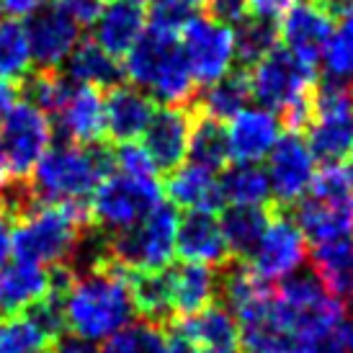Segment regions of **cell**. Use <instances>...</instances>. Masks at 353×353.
I'll return each instance as SVG.
<instances>
[{"label":"cell","instance_id":"cell-21","mask_svg":"<svg viewBox=\"0 0 353 353\" xmlns=\"http://www.w3.org/2000/svg\"><path fill=\"white\" fill-rule=\"evenodd\" d=\"M93 26V44L114 57H124L148 29V16L142 6L132 0H103Z\"/></svg>","mask_w":353,"mask_h":353},{"label":"cell","instance_id":"cell-25","mask_svg":"<svg viewBox=\"0 0 353 353\" xmlns=\"http://www.w3.org/2000/svg\"><path fill=\"white\" fill-rule=\"evenodd\" d=\"M170 276V296H173V312L188 314L204 310L206 304H212L219 294V274L212 265L201 263H183L176 271H168Z\"/></svg>","mask_w":353,"mask_h":353},{"label":"cell","instance_id":"cell-43","mask_svg":"<svg viewBox=\"0 0 353 353\" xmlns=\"http://www.w3.org/2000/svg\"><path fill=\"white\" fill-rule=\"evenodd\" d=\"M209 8H212V16L225 23H240V21L248 16V0H206Z\"/></svg>","mask_w":353,"mask_h":353},{"label":"cell","instance_id":"cell-35","mask_svg":"<svg viewBox=\"0 0 353 353\" xmlns=\"http://www.w3.org/2000/svg\"><path fill=\"white\" fill-rule=\"evenodd\" d=\"M186 160L196 163L209 170H222L230 163V152H227V137L222 121L214 119H201L199 124H194L191 132V142H188V155Z\"/></svg>","mask_w":353,"mask_h":353},{"label":"cell","instance_id":"cell-27","mask_svg":"<svg viewBox=\"0 0 353 353\" xmlns=\"http://www.w3.org/2000/svg\"><path fill=\"white\" fill-rule=\"evenodd\" d=\"M68 80L75 85H90V88H114L119 85L121 62L119 57L108 54L93 41H80L68 57Z\"/></svg>","mask_w":353,"mask_h":353},{"label":"cell","instance_id":"cell-41","mask_svg":"<svg viewBox=\"0 0 353 353\" xmlns=\"http://www.w3.org/2000/svg\"><path fill=\"white\" fill-rule=\"evenodd\" d=\"M54 6L65 10L80 29H85V26H90L96 21L103 0H54Z\"/></svg>","mask_w":353,"mask_h":353},{"label":"cell","instance_id":"cell-12","mask_svg":"<svg viewBox=\"0 0 353 353\" xmlns=\"http://www.w3.org/2000/svg\"><path fill=\"white\" fill-rule=\"evenodd\" d=\"M52 121L29 101H21L0 117V152L13 176H29L52 148Z\"/></svg>","mask_w":353,"mask_h":353},{"label":"cell","instance_id":"cell-40","mask_svg":"<svg viewBox=\"0 0 353 353\" xmlns=\"http://www.w3.org/2000/svg\"><path fill=\"white\" fill-rule=\"evenodd\" d=\"M68 78H57L52 72H41L37 78H31L29 83V103H34L37 108H41L44 114H52L57 108L59 99L65 96L68 88Z\"/></svg>","mask_w":353,"mask_h":353},{"label":"cell","instance_id":"cell-49","mask_svg":"<svg viewBox=\"0 0 353 353\" xmlns=\"http://www.w3.org/2000/svg\"><path fill=\"white\" fill-rule=\"evenodd\" d=\"M16 103V93H13V83L0 78V117Z\"/></svg>","mask_w":353,"mask_h":353},{"label":"cell","instance_id":"cell-15","mask_svg":"<svg viewBox=\"0 0 353 353\" xmlns=\"http://www.w3.org/2000/svg\"><path fill=\"white\" fill-rule=\"evenodd\" d=\"M335 29L333 8L325 0H299L281 19V50L307 65H317Z\"/></svg>","mask_w":353,"mask_h":353},{"label":"cell","instance_id":"cell-45","mask_svg":"<svg viewBox=\"0 0 353 353\" xmlns=\"http://www.w3.org/2000/svg\"><path fill=\"white\" fill-rule=\"evenodd\" d=\"M50 353H99V348H96V343L83 341V338L70 333V335L57 338V341L50 345Z\"/></svg>","mask_w":353,"mask_h":353},{"label":"cell","instance_id":"cell-56","mask_svg":"<svg viewBox=\"0 0 353 353\" xmlns=\"http://www.w3.org/2000/svg\"><path fill=\"white\" fill-rule=\"evenodd\" d=\"M0 13H3V6H0Z\"/></svg>","mask_w":353,"mask_h":353},{"label":"cell","instance_id":"cell-52","mask_svg":"<svg viewBox=\"0 0 353 353\" xmlns=\"http://www.w3.org/2000/svg\"><path fill=\"white\" fill-rule=\"evenodd\" d=\"M201 353H237V351L235 345H232V348H204Z\"/></svg>","mask_w":353,"mask_h":353},{"label":"cell","instance_id":"cell-22","mask_svg":"<svg viewBox=\"0 0 353 353\" xmlns=\"http://www.w3.org/2000/svg\"><path fill=\"white\" fill-rule=\"evenodd\" d=\"M176 253L188 263L201 265H222L227 261V243L222 227L212 212H186L178 219Z\"/></svg>","mask_w":353,"mask_h":353},{"label":"cell","instance_id":"cell-1","mask_svg":"<svg viewBox=\"0 0 353 353\" xmlns=\"http://www.w3.org/2000/svg\"><path fill=\"white\" fill-rule=\"evenodd\" d=\"M54 294L62 304L65 327L90 343H103L137 314L132 279L121 265H93L72 279L68 276Z\"/></svg>","mask_w":353,"mask_h":353},{"label":"cell","instance_id":"cell-18","mask_svg":"<svg viewBox=\"0 0 353 353\" xmlns=\"http://www.w3.org/2000/svg\"><path fill=\"white\" fill-rule=\"evenodd\" d=\"M57 119V129L62 137L75 145H96L106 134V114H103V96L99 88L68 83L65 96L52 111Z\"/></svg>","mask_w":353,"mask_h":353},{"label":"cell","instance_id":"cell-20","mask_svg":"<svg viewBox=\"0 0 353 353\" xmlns=\"http://www.w3.org/2000/svg\"><path fill=\"white\" fill-rule=\"evenodd\" d=\"M54 292V276L50 268L10 255L0 263V314H19Z\"/></svg>","mask_w":353,"mask_h":353},{"label":"cell","instance_id":"cell-14","mask_svg":"<svg viewBox=\"0 0 353 353\" xmlns=\"http://www.w3.org/2000/svg\"><path fill=\"white\" fill-rule=\"evenodd\" d=\"M320 160L299 134H281L265 157V176L271 186V199L281 204H299L312 191Z\"/></svg>","mask_w":353,"mask_h":353},{"label":"cell","instance_id":"cell-30","mask_svg":"<svg viewBox=\"0 0 353 353\" xmlns=\"http://www.w3.org/2000/svg\"><path fill=\"white\" fill-rule=\"evenodd\" d=\"M268 219L271 216L265 214L263 206H230L219 219L227 253L237 255V258H250Z\"/></svg>","mask_w":353,"mask_h":353},{"label":"cell","instance_id":"cell-26","mask_svg":"<svg viewBox=\"0 0 353 353\" xmlns=\"http://www.w3.org/2000/svg\"><path fill=\"white\" fill-rule=\"evenodd\" d=\"M194 345L201 348H232L240 341L235 314L227 304H206L204 310L188 314L181 323V330Z\"/></svg>","mask_w":353,"mask_h":353},{"label":"cell","instance_id":"cell-39","mask_svg":"<svg viewBox=\"0 0 353 353\" xmlns=\"http://www.w3.org/2000/svg\"><path fill=\"white\" fill-rule=\"evenodd\" d=\"M114 168L119 173L137 178H157V165L150 157L142 142H119L117 152H114Z\"/></svg>","mask_w":353,"mask_h":353},{"label":"cell","instance_id":"cell-9","mask_svg":"<svg viewBox=\"0 0 353 353\" xmlns=\"http://www.w3.org/2000/svg\"><path fill=\"white\" fill-rule=\"evenodd\" d=\"M307 145L317 160L341 163L353 155V90L345 83H327L312 99L307 119Z\"/></svg>","mask_w":353,"mask_h":353},{"label":"cell","instance_id":"cell-4","mask_svg":"<svg viewBox=\"0 0 353 353\" xmlns=\"http://www.w3.org/2000/svg\"><path fill=\"white\" fill-rule=\"evenodd\" d=\"M83 225V206L34 204L13 222L10 255L44 268H59L80 250Z\"/></svg>","mask_w":353,"mask_h":353},{"label":"cell","instance_id":"cell-46","mask_svg":"<svg viewBox=\"0 0 353 353\" xmlns=\"http://www.w3.org/2000/svg\"><path fill=\"white\" fill-rule=\"evenodd\" d=\"M10 240H13V214L6 204H0V263L10 258Z\"/></svg>","mask_w":353,"mask_h":353},{"label":"cell","instance_id":"cell-36","mask_svg":"<svg viewBox=\"0 0 353 353\" xmlns=\"http://www.w3.org/2000/svg\"><path fill=\"white\" fill-rule=\"evenodd\" d=\"M168 335L160 330V325L152 320L124 325L121 330L108 335L101 343L99 353H163Z\"/></svg>","mask_w":353,"mask_h":353},{"label":"cell","instance_id":"cell-29","mask_svg":"<svg viewBox=\"0 0 353 353\" xmlns=\"http://www.w3.org/2000/svg\"><path fill=\"white\" fill-rule=\"evenodd\" d=\"M312 263L317 279L325 284V289L341 302H353V240L341 243H327V245H314Z\"/></svg>","mask_w":353,"mask_h":353},{"label":"cell","instance_id":"cell-6","mask_svg":"<svg viewBox=\"0 0 353 353\" xmlns=\"http://www.w3.org/2000/svg\"><path fill=\"white\" fill-rule=\"evenodd\" d=\"M296 225L312 248L353 240V191L343 168L317 173L312 191L296 204Z\"/></svg>","mask_w":353,"mask_h":353},{"label":"cell","instance_id":"cell-2","mask_svg":"<svg viewBox=\"0 0 353 353\" xmlns=\"http://www.w3.org/2000/svg\"><path fill=\"white\" fill-rule=\"evenodd\" d=\"M183 19L186 16L155 13L121 65L124 78L163 106H183L196 90V80L178 44V26Z\"/></svg>","mask_w":353,"mask_h":353},{"label":"cell","instance_id":"cell-24","mask_svg":"<svg viewBox=\"0 0 353 353\" xmlns=\"http://www.w3.org/2000/svg\"><path fill=\"white\" fill-rule=\"evenodd\" d=\"M168 204L186 212H214L219 201V181L216 173L209 168H201L191 160H183L181 165L170 170L165 181Z\"/></svg>","mask_w":353,"mask_h":353},{"label":"cell","instance_id":"cell-55","mask_svg":"<svg viewBox=\"0 0 353 353\" xmlns=\"http://www.w3.org/2000/svg\"><path fill=\"white\" fill-rule=\"evenodd\" d=\"M265 353H286V351H265Z\"/></svg>","mask_w":353,"mask_h":353},{"label":"cell","instance_id":"cell-10","mask_svg":"<svg viewBox=\"0 0 353 353\" xmlns=\"http://www.w3.org/2000/svg\"><path fill=\"white\" fill-rule=\"evenodd\" d=\"M163 201L157 178H137L127 173H106L90 194V214L108 232H124L137 225L150 209Z\"/></svg>","mask_w":353,"mask_h":353},{"label":"cell","instance_id":"cell-19","mask_svg":"<svg viewBox=\"0 0 353 353\" xmlns=\"http://www.w3.org/2000/svg\"><path fill=\"white\" fill-rule=\"evenodd\" d=\"M191 132H194V121L181 106H163L152 114L142 134V145L155 160L157 170H173L186 160Z\"/></svg>","mask_w":353,"mask_h":353},{"label":"cell","instance_id":"cell-8","mask_svg":"<svg viewBox=\"0 0 353 353\" xmlns=\"http://www.w3.org/2000/svg\"><path fill=\"white\" fill-rule=\"evenodd\" d=\"M178 44L196 85L230 75L237 62L235 29L214 16L188 13L178 26Z\"/></svg>","mask_w":353,"mask_h":353},{"label":"cell","instance_id":"cell-5","mask_svg":"<svg viewBox=\"0 0 353 353\" xmlns=\"http://www.w3.org/2000/svg\"><path fill=\"white\" fill-rule=\"evenodd\" d=\"M314 65H307L286 50L268 52L250 70V99L258 106L271 108L274 114L284 117L292 127H302L310 119V108L314 99Z\"/></svg>","mask_w":353,"mask_h":353},{"label":"cell","instance_id":"cell-37","mask_svg":"<svg viewBox=\"0 0 353 353\" xmlns=\"http://www.w3.org/2000/svg\"><path fill=\"white\" fill-rule=\"evenodd\" d=\"M320 62L333 83H353V13H345L335 23Z\"/></svg>","mask_w":353,"mask_h":353},{"label":"cell","instance_id":"cell-42","mask_svg":"<svg viewBox=\"0 0 353 353\" xmlns=\"http://www.w3.org/2000/svg\"><path fill=\"white\" fill-rule=\"evenodd\" d=\"M296 3H299V0H248V13H250L253 19L276 23V21L284 19Z\"/></svg>","mask_w":353,"mask_h":353},{"label":"cell","instance_id":"cell-38","mask_svg":"<svg viewBox=\"0 0 353 353\" xmlns=\"http://www.w3.org/2000/svg\"><path fill=\"white\" fill-rule=\"evenodd\" d=\"M276 41H279V31L276 23L261 19H243L240 26L235 29V50L237 59L245 62V65H255L261 57H265L268 52L276 50Z\"/></svg>","mask_w":353,"mask_h":353},{"label":"cell","instance_id":"cell-51","mask_svg":"<svg viewBox=\"0 0 353 353\" xmlns=\"http://www.w3.org/2000/svg\"><path fill=\"white\" fill-rule=\"evenodd\" d=\"M343 173H345V178H348V186H351V191H353V155L348 157V168H345Z\"/></svg>","mask_w":353,"mask_h":353},{"label":"cell","instance_id":"cell-28","mask_svg":"<svg viewBox=\"0 0 353 353\" xmlns=\"http://www.w3.org/2000/svg\"><path fill=\"white\" fill-rule=\"evenodd\" d=\"M219 201L227 206H265L271 201L268 176L255 163H235L216 176Z\"/></svg>","mask_w":353,"mask_h":353},{"label":"cell","instance_id":"cell-32","mask_svg":"<svg viewBox=\"0 0 353 353\" xmlns=\"http://www.w3.org/2000/svg\"><path fill=\"white\" fill-rule=\"evenodd\" d=\"M204 96H201V108H204L206 119H214V121H227L232 119L237 111H243L250 101V85L248 78L230 72L225 78L214 80L204 85Z\"/></svg>","mask_w":353,"mask_h":353},{"label":"cell","instance_id":"cell-13","mask_svg":"<svg viewBox=\"0 0 353 353\" xmlns=\"http://www.w3.org/2000/svg\"><path fill=\"white\" fill-rule=\"evenodd\" d=\"M310 243L299 230L296 219L274 216L268 219L263 235L250 253V271L265 284H279L289 276L304 271Z\"/></svg>","mask_w":353,"mask_h":353},{"label":"cell","instance_id":"cell-7","mask_svg":"<svg viewBox=\"0 0 353 353\" xmlns=\"http://www.w3.org/2000/svg\"><path fill=\"white\" fill-rule=\"evenodd\" d=\"M178 212L173 204L160 201L155 209L132 225L124 232H117L111 240V255L121 268L132 271H163L176 255Z\"/></svg>","mask_w":353,"mask_h":353},{"label":"cell","instance_id":"cell-54","mask_svg":"<svg viewBox=\"0 0 353 353\" xmlns=\"http://www.w3.org/2000/svg\"><path fill=\"white\" fill-rule=\"evenodd\" d=\"M348 338H351V348H353V317H351V323H348Z\"/></svg>","mask_w":353,"mask_h":353},{"label":"cell","instance_id":"cell-16","mask_svg":"<svg viewBox=\"0 0 353 353\" xmlns=\"http://www.w3.org/2000/svg\"><path fill=\"white\" fill-rule=\"evenodd\" d=\"M26 23L31 44V59L41 72H52L65 65L72 50L80 44V26L54 3L31 13Z\"/></svg>","mask_w":353,"mask_h":353},{"label":"cell","instance_id":"cell-31","mask_svg":"<svg viewBox=\"0 0 353 353\" xmlns=\"http://www.w3.org/2000/svg\"><path fill=\"white\" fill-rule=\"evenodd\" d=\"M34 68L31 44L23 21H0V78L16 83L23 80Z\"/></svg>","mask_w":353,"mask_h":353},{"label":"cell","instance_id":"cell-50","mask_svg":"<svg viewBox=\"0 0 353 353\" xmlns=\"http://www.w3.org/2000/svg\"><path fill=\"white\" fill-rule=\"evenodd\" d=\"M10 178H13V173H10L8 163H6V157H3V152H0V196L8 191Z\"/></svg>","mask_w":353,"mask_h":353},{"label":"cell","instance_id":"cell-44","mask_svg":"<svg viewBox=\"0 0 353 353\" xmlns=\"http://www.w3.org/2000/svg\"><path fill=\"white\" fill-rule=\"evenodd\" d=\"M137 6H152L155 13H170V16H188L206 0H132Z\"/></svg>","mask_w":353,"mask_h":353},{"label":"cell","instance_id":"cell-3","mask_svg":"<svg viewBox=\"0 0 353 353\" xmlns=\"http://www.w3.org/2000/svg\"><path fill=\"white\" fill-rule=\"evenodd\" d=\"M108 173L106 155L96 145H52L31 170V196L39 204L83 206Z\"/></svg>","mask_w":353,"mask_h":353},{"label":"cell","instance_id":"cell-34","mask_svg":"<svg viewBox=\"0 0 353 353\" xmlns=\"http://www.w3.org/2000/svg\"><path fill=\"white\" fill-rule=\"evenodd\" d=\"M52 338L29 312L0 314V353H50Z\"/></svg>","mask_w":353,"mask_h":353},{"label":"cell","instance_id":"cell-33","mask_svg":"<svg viewBox=\"0 0 353 353\" xmlns=\"http://www.w3.org/2000/svg\"><path fill=\"white\" fill-rule=\"evenodd\" d=\"M132 299L134 310L145 314V320H163L173 312V296H170V276L168 268L163 271H142L132 279Z\"/></svg>","mask_w":353,"mask_h":353},{"label":"cell","instance_id":"cell-48","mask_svg":"<svg viewBox=\"0 0 353 353\" xmlns=\"http://www.w3.org/2000/svg\"><path fill=\"white\" fill-rule=\"evenodd\" d=\"M163 353H196V345L191 343L183 333H176V335H168L165 351Z\"/></svg>","mask_w":353,"mask_h":353},{"label":"cell","instance_id":"cell-23","mask_svg":"<svg viewBox=\"0 0 353 353\" xmlns=\"http://www.w3.org/2000/svg\"><path fill=\"white\" fill-rule=\"evenodd\" d=\"M103 114H106V134H111L117 142H134L145 134L150 119L155 114V101L134 88L132 83L114 85L103 99Z\"/></svg>","mask_w":353,"mask_h":353},{"label":"cell","instance_id":"cell-11","mask_svg":"<svg viewBox=\"0 0 353 353\" xmlns=\"http://www.w3.org/2000/svg\"><path fill=\"white\" fill-rule=\"evenodd\" d=\"M274 299L279 314H281V323L286 327V335H289V343H292V338L310 333V330L345 323L343 302L325 289L314 271L312 274L299 271V274L279 281V292Z\"/></svg>","mask_w":353,"mask_h":353},{"label":"cell","instance_id":"cell-53","mask_svg":"<svg viewBox=\"0 0 353 353\" xmlns=\"http://www.w3.org/2000/svg\"><path fill=\"white\" fill-rule=\"evenodd\" d=\"M338 3L345 8V13H353V0H338Z\"/></svg>","mask_w":353,"mask_h":353},{"label":"cell","instance_id":"cell-17","mask_svg":"<svg viewBox=\"0 0 353 353\" xmlns=\"http://www.w3.org/2000/svg\"><path fill=\"white\" fill-rule=\"evenodd\" d=\"M227 152L232 163H263L281 137V117L265 106H245L225 121Z\"/></svg>","mask_w":353,"mask_h":353},{"label":"cell","instance_id":"cell-47","mask_svg":"<svg viewBox=\"0 0 353 353\" xmlns=\"http://www.w3.org/2000/svg\"><path fill=\"white\" fill-rule=\"evenodd\" d=\"M52 0H0L3 10H8L13 19H29L31 13H37L39 8L50 6Z\"/></svg>","mask_w":353,"mask_h":353}]
</instances>
